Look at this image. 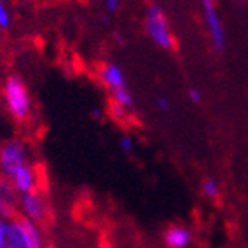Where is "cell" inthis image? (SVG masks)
Listing matches in <instances>:
<instances>
[{"mask_svg": "<svg viewBox=\"0 0 248 248\" xmlns=\"http://www.w3.org/2000/svg\"><path fill=\"white\" fill-rule=\"evenodd\" d=\"M2 94H4L5 107L9 110V114L13 115V119L23 123L31 117V96H29L27 85L20 77L11 75L5 78L4 85H2Z\"/></svg>", "mask_w": 248, "mask_h": 248, "instance_id": "cell-1", "label": "cell"}, {"mask_svg": "<svg viewBox=\"0 0 248 248\" xmlns=\"http://www.w3.org/2000/svg\"><path fill=\"white\" fill-rule=\"evenodd\" d=\"M145 29L147 34L153 41L160 48H172L174 46V39H172V32L167 21V16L158 4H151L145 13Z\"/></svg>", "mask_w": 248, "mask_h": 248, "instance_id": "cell-2", "label": "cell"}, {"mask_svg": "<svg viewBox=\"0 0 248 248\" xmlns=\"http://www.w3.org/2000/svg\"><path fill=\"white\" fill-rule=\"evenodd\" d=\"M27 160H29L27 145L21 140L11 139L0 147V170L5 179H11L18 169L29 165Z\"/></svg>", "mask_w": 248, "mask_h": 248, "instance_id": "cell-3", "label": "cell"}, {"mask_svg": "<svg viewBox=\"0 0 248 248\" xmlns=\"http://www.w3.org/2000/svg\"><path fill=\"white\" fill-rule=\"evenodd\" d=\"M20 206H21V211H23V217L29 218L31 222L41 223L46 220L48 204H46V201H45V197H43L37 190L21 195Z\"/></svg>", "mask_w": 248, "mask_h": 248, "instance_id": "cell-4", "label": "cell"}, {"mask_svg": "<svg viewBox=\"0 0 248 248\" xmlns=\"http://www.w3.org/2000/svg\"><path fill=\"white\" fill-rule=\"evenodd\" d=\"M202 11H204V18H206L207 31H209V36H211L213 46L217 48L218 52H222L223 46H225V34H223V25L217 13V7H215L213 2L206 0V2H202Z\"/></svg>", "mask_w": 248, "mask_h": 248, "instance_id": "cell-5", "label": "cell"}, {"mask_svg": "<svg viewBox=\"0 0 248 248\" xmlns=\"http://www.w3.org/2000/svg\"><path fill=\"white\" fill-rule=\"evenodd\" d=\"M9 181L13 185V188L16 190V193L25 195V193H31V191L37 190V172L31 165H25L21 167V169H18Z\"/></svg>", "mask_w": 248, "mask_h": 248, "instance_id": "cell-6", "label": "cell"}, {"mask_svg": "<svg viewBox=\"0 0 248 248\" xmlns=\"http://www.w3.org/2000/svg\"><path fill=\"white\" fill-rule=\"evenodd\" d=\"M98 80L103 83L107 89H110L112 93L117 91V89L126 87L124 73L121 71V67L117 66V64H103L98 71Z\"/></svg>", "mask_w": 248, "mask_h": 248, "instance_id": "cell-7", "label": "cell"}, {"mask_svg": "<svg viewBox=\"0 0 248 248\" xmlns=\"http://www.w3.org/2000/svg\"><path fill=\"white\" fill-rule=\"evenodd\" d=\"M2 248H29L25 241V234L21 229L20 218L15 217L11 220H5V234H4V247Z\"/></svg>", "mask_w": 248, "mask_h": 248, "instance_id": "cell-8", "label": "cell"}, {"mask_svg": "<svg viewBox=\"0 0 248 248\" xmlns=\"http://www.w3.org/2000/svg\"><path fill=\"white\" fill-rule=\"evenodd\" d=\"M0 202L4 207V218L11 220L16 217V206H18V193L13 188L9 179L4 176L0 177Z\"/></svg>", "mask_w": 248, "mask_h": 248, "instance_id": "cell-9", "label": "cell"}, {"mask_svg": "<svg viewBox=\"0 0 248 248\" xmlns=\"http://www.w3.org/2000/svg\"><path fill=\"white\" fill-rule=\"evenodd\" d=\"M165 243L170 248H186L191 243V232L183 225L169 227L165 232Z\"/></svg>", "mask_w": 248, "mask_h": 248, "instance_id": "cell-10", "label": "cell"}, {"mask_svg": "<svg viewBox=\"0 0 248 248\" xmlns=\"http://www.w3.org/2000/svg\"><path fill=\"white\" fill-rule=\"evenodd\" d=\"M18 218H20L21 229H23V234H25L27 247L29 248H45L43 247V238H41V232H39L37 223L31 222V220L25 217H18Z\"/></svg>", "mask_w": 248, "mask_h": 248, "instance_id": "cell-11", "label": "cell"}, {"mask_svg": "<svg viewBox=\"0 0 248 248\" xmlns=\"http://www.w3.org/2000/svg\"><path fill=\"white\" fill-rule=\"evenodd\" d=\"M114 103H117L119 107H123L124 110H133L135 107V99L133 96H131V93H129L128 89H117V91H114Z\"/></svg>", "mask_w": 248, "mask_h": 248, "instance_id": "cell-12", "label": "cell"}, {"mask_svg": "<svg viewBox=\"0 0 248 248\" xmlns=\"http://www.w3.org/2000/svg\"><path fill=\"white\" fill-rule=\"evenodd\" d=\"M108 114L110 117L114 121H117L119 124H128V119H129V115H128V110H124L123 107H119L117 103H110L108 107Z\"/></svg>", "mask_w": 248, "mask_h": 248, "instance_id": "cell-13", "label": "cell"}, {"mask_svg": "<svg viewBox=\"0 0 248 248\" xmlns=\"http://www.w3.org/2000/svg\"><path fill=\"white\" fill-rule=\"evenodd\" d=\"M202 191H204V195L206 197L215 199V197H218V193H220V185H218L217 179L209 177V179H206L204 185H202Z\"/></svg>", "mask_w": 248, "mask_h": 248, "instance_id": "cell-14", "label": "cell"}, {"mask_svg": "<svg viewBox=\"0 0 248 248\" xmlns=\"http://www.w3.org/2000/svg\"><path fill=\"white\" fill-rule=\"evenodd\" d=\"M11 25V15L4 2H0V29H9Z\"/></svg>", "mask_w": 248, "mask_h": 248, "instance_id": "cell-15", "label": "cell"}, {"mask_svg": "<svg viewBox=\"0 0 248 248\" xmlns=\"http://www.w3.org/2000/svg\"><path fill=\"white\" fill-rule=\"evenodd\" d=\"M119 145H121V149H123L124 153H131L135 142H133V139H131L129 135H123V137H121V140H119Z\"/></svg>", "mask_w": 248, "mask_h": 248, "instance_id": "cell-16", "label": "cell"}, {"mask_svg": "<svg viewBox=\"0 0 248 248\" xmlns=\"http://www.w3.org/2000/svg\"><path fill=\"white\" fill-rule=\"evenodd\" d=\"M188 96H190V99H191V101H195V103H199V101L202 99L201 91H199V89H195V87H191L190 91H188Z\"/></svg>", "mask_w": 248, "mask_h": 248, "instance_id": "cell-17", "label": "cell"}, {"mask_svg": "<svg viewBox=\"0 0 248 248\" xmlns=\"http://www.w3.org/2000/svg\"><path fill=\"white\" fill-rule=\"evenodd\" d=\"M105 5H107V9L112 11V13H115V11L119 9V2H117V0H108Z\"/></svg>", "mask_w": 248, "mask_h": 248, "instance_id": "cell-18", "label": "cell"}, {"mask_svg": "<svg viewBox=\"0 0 248 248\" xmlns=\"http://www.w3.org/2000/svg\"><path fill=\"white\" fill-rule=\"evenodd\" d=\"M4 234H5V220H0V248L4 247Z\"/></svg>", "mask_w": 248, "mask_h": 248, "instance_id": "cell-19", "label": "cell"}, {"mask_svg": "<svg viewBox=\"0 0 248 248\" xmlns=\"http://www.w3.org/2000/svg\"><path fill=\"white\" fill-rule=\"evenodd\" d=\"M158 107H160V110H167L169 108V101L165 98H160L158 99Z\"/></svg>", "mask_w": 248, "mask_h": 248, "instance_id": "cell-20", "label": "cell"}, {"mask_svg": "<svg viewBox=\"0 0 248 248\" xmlns=\"http://www.w3.org/2000/svg\"><path fill=\"white\" fill-rule=\"evenodd\" d=\"M0 217L4 218V207H2V202H0Z\"/></svg>", "mask_w": 248, "mask_h": 248, "instance_id": "cell-21", "label": "cell"}, {"mask_svg": "<svg viewBox=\"0 0 248 248\" xmlns=\"http://www.w3.org/2000/svg\"><path fill=\"white\" fill-rule=\"evenodd\" d=\"M101 248H108V247H101Z\"/></svg>", "mask_w": 248, "mask_h": 248, "instance_id": "cell-22", "label": "cell"}, {"mask_svg": "<svg viewBox=\"0 0 248 248\" xmlns=\"http://www.w3.org/2000/svg\"><path fill=\"white\" fill-rule=\"evenodd\" d=\"M46 248H53V247H46Z\"/></svg>", "mask_w": 248, "mask_h": 248, "instance_id": "cell-23", "label": "cell"}]
</instances>
